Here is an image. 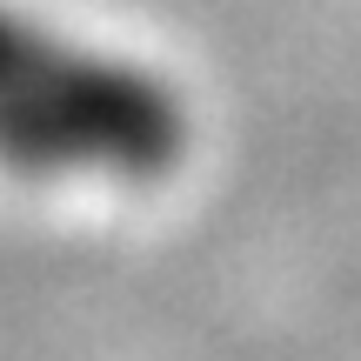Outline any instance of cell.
Returning <instances> with one entry per match:
<instances>
[{
	"instance_id": "cell-1",
	"label": "cell",
	"mask_w": 361,
	"mask_h": 361,
	"mask_svg": "<svg viewBox=\"0 0 361 361\" xmlns=\"http://www.w3.org/2000/svg\"><path fill=\"white\" fill-rule=\"evenodd\" d=\"M174 147V114L154 87L128 74H94L47 40H27L0 20V154L13 161H161Z\"/></svg>"
}]
</instances>
